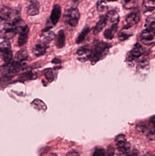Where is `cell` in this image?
<instances>
[{"label": "cell", "instance_id": "6da1fadb", "mask_svg": "<svg viewBox=\"0 0 155 156\" xmlns=\"http://www.w3.org/2000/svg\"><path fill=\"white\" fill-rule=\"evenodd\" d=\"M110 46L103 42L97 43L92 49L90 60L92 65H94L106 55Z\"/></svg>", "mask_w": 155, "mask_h": 156}, {"label": "cell", "instance_id": "7a4b0ae2", "mask_svg": "<svg viewBox=\"0 0 155 156\" xmlns=\"http://www.w3.org/2000/svg\"><path fill=\"white\" fill-rule=\"evenodd\" d=\"M0 14L1 20L4 22L17 25L22 21L19 12L8 6L2 7Z\"/></svg>", "mask_w": 155, "mask_h": 156}, {"label": "cell", "instance_id": "3957f363", "mask_svg": "<svg viewBox=\"0 0 155 156\" xmlns=\"http://www.w3.org/2000/svg\"><path fill=\"white\" fill-rule=\"evenodd\" d=\"M26 64V62H20L15 60L3 66V70L2 71V73L3 72V76H5L11 77L22 70Z\"/></svg>", "mask_w": 155, "mask_h": 156}, {"label": "cell", "instance_id": "277c9868", "mask_svg": "<svg viewBox=\"0 0 155 156\" xmlns=\"http://www.w3.org/2000/svg\"><path fill=\"white\" fill-rule=\"evenodd\" d=\"M3 22V24L1 23V37L11 39L19 32V29L22 25L21 23L15 25L9 22Z\"/></svg>", "mask_w": 155, "mask_h": 156}, {"label": "cell", "instance_id": "5b68a950", "mask_svg": "<svg viewBox=\"0 0 155 156\" xmlns=\"http://www.w3.org/2000/svg\"><path fill=\"white\" fill-rule=\"evenodd\" d=\"M0 52L1 59L5 65L11 62L13 57L11 44L9 39L1 37Z\"/></svg>", "mask_w": 155, "mask_h": 156}, {"label": "cell", "instance_id": "8992f818", "mask_svg": "<svg viewBox=\"0 0 155 156\" xmlns=\"http://www.w3.org/2000/svg\"><path fill=\"white\" fill-rule=\"evenodd\" d=\"M80 17V13L79 10L76 8H72L65 14L64 18L68 24L74 27L78 24Z\"/></svg>", "mask_w": 155, "mask_h": 156}, {"label": "cell", "instance_id": "52a82bcc", "mask_svg": "<svg viewBox=\"0 0 155 156\" xmlns=\"http://www.w3.org/2000/svg\"><path fill=\"white\" fill-rule=\"evenodd\" d=\"M92 52V49L89 46H83L79 48L76 51V54L79 56L78 60L83 62L90 59Z\"/></svg>", "mask_w": 155, "mask_h": 156}, {"label": "cell", "instance_id": "ba28073f", "mask_svg": "<svg viewBox=\"0 0 155 156\" xmlns=\"http://www.w3.org/2000/svg\"><path fill=\"white\" fill-rule=\"evenodd\" d=\"M40 6L37 0H28L26 10L28 15H37L40 12Z\"/></svg>", "mask_w": 155, "mask_h": 156}, {"label": "cell", "instance_id": "9c48e42d", "mask_svg": "<svg viewBox=\"0 0 155 156\" xmlns=\"http://www.w3.org/2000/svg\"><path fill=\"white\" fill-rule=\"evenodd\" d=\"M19 33L18 45L22 47L27 43L29 37V27L26 25L22 26L19 29Z\"/></svg>", "mask_w": 155, "mask_h": 156}, {"label": "cell", "instance_id": "30bf717a", "mask_svg": "<svg viewBox=\"0 0 155 156\" xmlns=\"http://www.w3.org/2000/svg\"><path fill=\"white\" fill-rule=\"evenodd\" d=\"M141 19V14L139 11H135L130 13L126 18L127 25L125 28H129L136 24Z\"/></svg>", "mask_w": 155, "mask_h": 156}, {"label": "cell", "instance_id": "8fae6325", "mask_svg": "<svg viewBox=\"0 0 155 156\" xmlns=\"http://www.w3.org/2000/svg\"><path fill=\"white\" fill-rule=\"evenodd\" d=\"M62 14V9L60 5L56 4L54 5L51 15V20L53 25H55L58 23Z\"/></svg>", "mask_w": 155, "mask_h": 156}, {"label": "cell", "instance_id": "7c38bea8", "mask_svg": "<svg viewBox=\"0 0 155 156\" xmlns=\"http://www.w3.org/2000/svg\"><path fill=\"white\" fill-rule=\"evenodd\" d=\"M48 48V44L45 42H40L35 45L34 48L33 52L35 55L40 57L45 54L46 49Z\"/></svg>", "mask_w": 155, "mask_h": 156}, {"label": "cell", "instance_id": "4fadbf2b", "mask_svg": "<svg viewBox=\"0 0 155 156\" xmlns=\"http://www.w3.org/2000/svg\"><path fill=\"white\" fill-rule=\"evenodd\" d=\"M143 49L142 46L139 44L135 45L132 50L130 52V56L133 59L138 58L143 55Z\"/></svg>", "mask_w": 155, "mask_h": 156}, {"label": "cell", "instance_id": "5bb4252c", "mask_svg": "<svg viewBox=\"0 0 155 156\" xmlns=\"http://www.w3.org/2000/svg\"><path fill=\"white\" fill-rule=\"evenodd\" d=\"M107 22H109L112 25L117 24L119 21V16L117 12L115 11H110L106 14Z\"/></svg>", "mask_w": 155, "mask_h": 156}, {"label": "cell", "instance_id": "9a60e30c", "mask_svg": "<svg viewBox=\"0 0 155 156\" xmlns=\"http://www.w3.org/2000/svg\"><path fill=\"white\" fill-rule=\"evenodd\" d=\"M66 44V36L64 31L61 30L59 31L56 37V47L58 48H63Z\"/></svg>", "mask_w": 155, "mask_h": 156}, {"label": "cell", "instance_id": "2e32d148", "mask_svg": "<svg viewBox=\"0 0 155 156\" xmlns=\"http://www.w3.org/2000/svg\"><path fill=\"white\" fill-rule=\"evenodd\" d=\"M107 22L106 16L105 17L103 16V17H101V19L98 21V23H97L93 31L94 34L95 35L98 34L102 31V30L105 27L106 23H107Z\"/></svg>", "mask_w": 155, "mask_h": 156}, {"label": "cell", "instance_id": "e0dca14e", "mask_svg": "<svg viewBox=\"0 0 155 156\" xmlns=\"http://www.w3.org/2000/svg\"><path fill=\"white\" fill-rule=\"evenodd\" d=\"M118 29L117 24L112 25L110 28L106 29L104 33V36L106 39L111 40L114 36L115 34Z\"/></svg>", "mask_w": 155, "mask_h": 156}, {"label": "cell", "instance_id": "ac0fdd59", "mask_svg": "<svg viewBox=\"0 0 155 156\" xmlns=\"http://www.w3.org/2000/svg\"><path fill=\"white\" fill-rule=\"evenodd\" d=\"M115 143L118 149L123 148L126 144V137L124 134H120L116 137Z\"/></svg>", "mask_w": 155, "mask_h": 156}, {"label": "cell", "instance_id": "d6986e66", "mask_svg": "<svg viewBox=\"0 0 155 156\" xmlns=\"http://www.w3.org/2000/svg\"><path fill=\"white\" fill-rule=\"evenodd\" d=\"M28 58V54L26 50H22L15 55V60L20 62H26Z\"/></svg>", "mask_w": 155, "mask_h": 156}, {"label": "cell", "instance_id": "ffe728a7", "mask_svg": "<svg viewBox=\"0 0 155 156\" xmlns=\"http://www.w3.org/2000/svg\"><path fill=\"white\" fill-rule=\"evenodd\" d=\"M144 11H152L155 9V0H144L143 4Z\"/></svg>", "mask_w": 155, "mask_h": 156}, {"label": "cell", "instance_id": "44dd1931", "mask_svg": "<svg viewBox=\"0 0 155 156\" xmlns=\"http://www.w3.org/2000/svg\"><path fill=\"white\" fill-rule=\"evenodd\" d=\"M91 31V28L88 27H86L83 31L81 32L80 34L78 35L77 39L76 40V43L77 44H80L82 43L83 41L84 40L85 38L86 37V36L89 34V32Z\"/></svg>", "mask_w": 155, "mask_h": 156}, {"label": "cell", "instance_id": "7402d4cb", "mask_svg": "<svg viewBox=\"0 0 155 156\" xmlns=\"http://www.w3.org/2000/svg\"><path fill=\"white\" fill-rule=\"evenodd\" d=\"M32 104L35 109L39 111H45L47 108L44 103L39 99L35 100L32 103Z\"/></svg>", "mask_w": 155, "mask_h": 156}, {"label": "cell", "instance_id": "603a6c76", "mask_svg": "<svg viewBox=\"0 0 155 156\" xmlns=\"http://www.w3.org/2000/svg\"><path fill=\"white\" fill-rule=\"evenodd\" d=\"M142 39L145 41H151L153 39L154 37L153 33L148 31L147 29L144 30L141 34Z\"/></svg>", "mask_w": 155, "mask_h": 156}, {"label": "cell", "instance_id": "cb8c5ba5", "mask_svg": "<svg viewBox=\"0 0 155 156\" xmlns=\"http://www.w3.org/2000/svg\"><path fill=\"white\" fill-rule=\"evenodd\" d=\"M44 76L50 82L52 81L55 78V71L52 69H47L44 70Z\"/></svg>", "mask_w": 155, "mask_h": 156}, {"label": "cell", "instance_id": "d4e9b609", "mask_svg": "<svg viewBox=\"0 0 155 156\" xmlns=\"http://www.w3.org/2000/svg\"><path fill=\"white\" fill-rule=\"evenodd\" d=\"M42 36L46 42H50L54 39L56 37V34L52 31H48L42 32Z\"/></svg>", "mask_w": 155, "mask_h": 156}, {"label": "cell", "instance_id": "484cf974", "mask_svg": "<svg viewBox=\"0 0 155 156\" xmlns=\"http://www.w3.org/2000/svg\"><path fill=\"white\" fill-rule=\"evenodd\" d=\"M117 156H130V147L127 144L123 148L118 149Z\"/></svg>", "mask_w": 155, "mask_h": 156}, {"label": "cell", "instance_id": "4316f807", "mask_svg": "<svg viewBox=\"0 0 155 156\" xmlns=\"http://www.w3.org/2000/svg\"><path fill=\"white\" fill-rule=\"evenodd\" d=\"M97 8L99 12H104L108 9V6L104 1H100L97 3Z\"/></svg>", "mask_w": 155, "mask_h": 156}, {"label": "cell", "instance_id": "83f0119b", "mask_svg": "<svg viewBox=\"0 0 155 156\" xmlns=\"http://www.w3.org/2000/svg\"><path fill=\"white\" fill-rule=\"evenodd\" d=\"M106 152L103 148L96 149L94 153L93 156H105Z\"/></svg>", "mask_w": 155, "mask_h": 156}, {"label": "cell", "instance_id": "f1b7e54d", "mask_svg": "<svg viewBox=\"0 0 155 156\" xmlns=\"http://www.w3.org/2000/svg\"><path fill=\"white\" fill-rule=\"evenodd\" d=\"M115 150L112 146H109L107 148V151L105 156H114Z\"/></svg>", "mask_w": 155, "mask_h": 156}, {"label": "cell", "instance_id": "f546056e", "mask_svg": "<svg viewBox=\"0 0 155 156\" xmlns=\"http://www.w3.org/2000/svg\"><path fill=\"white\" fill-rule=\"evenodd\" d=\"M153 34H155V22H152L147 25V29Z\"/></svg>", "mask_w": 155, "mask_h": 156}, {"label": "cell", "instance_id": "4dcf8cb0", "mask_svg": "<svg viewBox=\"0 0 155 156\" xmlns=\"http://www.w3.org/2000/svg\"><path fill=\"white\" fill-rule=\"evenodd\" d=\"M129 37H130V35L124 32H122L119 34L118 37H119V40L120 41H124V40L127 39Z\"/></svg>", "mask_w": 155, "mask_h": 156}, {"label": "cell", "instance_id": "1f68e13d", "mask_svg": "<svg viewBox=\"0 0 155 156\" xmlns=\"http://www.w3.org/2000/svg\"><path fill=\"white\" fill-rule=\"evenodd\" d=\"M148 138L151 140H155V130H152L147 135Z\"/></svg>", "mask_w": 155, "mask_h": 156}, {"label": "cell", "instance_id": "d6a6232c", "mask_svg": "<svg viewBox=\"0 0 155 156\" xmlns=\"http://www.w3.org/2000/svg\"><path fill=\"white\" fill-rule=\"evenodd\" d=\"M149 123L152 127H155V115H153L150 118Z\"/></svg>", "mask_w": 155, "mask_h": 156}, {"label": "cell", "instance_id": "836d02e7", "mask_svg": "<svg viewBox=\"0 0 155 156\" xmlns=\"http://www.w3.org/2000/svg\"><path fill=\"white\" fill-rule=\"evenodd\" d=\"M137 129L139 132H144L146 129V126L144 125H139L137 126Z\"/></svg>", "mask_w": 155, "mask_h": 156}, {"label": "cell", "instance_id": "e575fe53", "mask_svg": "<svg viewBox=\"0 0 155 156\" xmlns=\"http://www.w3.org/2000/svg\"><path fill=\"white\" fill-rule=\"evenodd\" d=\"M66 156H80V155L77 152L75 151H72L68 152Z\"/></svg>", "mask_w": 155, "mask_h": 156}, {"label": "cell", "instance_id": "d590c367", "mask_svg": "<svg viewBox=\"0 0 155 156\" xmlns=\"http://www.w3.org/2000/svg\"><path fill=\"white\" fill-rule=\"evenodd\" d=\"M129 156H140V153L136 149H134Z\"/></svg>", "mask_w": 155, "mask_h": 156}, {"label": "cell", "instance_id": "8d00e7d4", "mask_svg": "<svg viewBox=\"0 0 155 156\" xmlns=\"http://www.w3.org/2000/svg\"><path fill=\"white\" fill-rule=\"evenodd\" d=\"M61 61L59 59H57V58H55V59H54L52 61V63H55V64H59V63H60Z\"/></svg>", "mask_w": 155, "mask_h": 156}, {"label": "cell", "instance_id": "74e56055", "mask_svg": "<svg viewBox=\"0 0 155 156\" xmlns=\"http://www.w3.org/2000/svg\"><path fill=\"white\" fill-rule=\"evenodd\" d=\"M49 156H58L56 154H52L50 155Z\"/></svg>", "mask_w": 155, "mask_h": 156}, {"label": "cell", "instance_id": "f35d334b", "mask_svg": "<svg viewBox=\"0 0 155 156\" xmlns=\"http://www.w3.org/2000/svg\"><path fill=\"white\" fill-rule=\"evenodd\" d=\"M130 1H131V0H125V2L126 3L129 2H130Z\"/></svg>", "mask_w": 155, "mask_h": 156}, {"label": "cell", "instance_id": "ab89813d", "mask_svg": "<svg viewBox=\"0 0 155 156\" xmlns=\"http://www.w3.org/2000/svg\"><path fill=\"white\" fill-rule=\"evenodd\" d=\"M107 1H109V2H113V1H116V0H107Z\"/></svg>", "mask_w": 155, "mask_h": 156}, {"label": "cell", "instance_id": "60d3db41", "mask_svg": "<svg viewBox=\"0 0 155 156\" xmlns=\"http://www.w3.org/2000/svg\"><path fill=\"white\" fill-rule=\"evenodd\" d=\"M143 156H149V155L148 154H147L145 155H144Z\"/></svg>", "mask_w": 155, "mask_h": 156}]
</instances>
